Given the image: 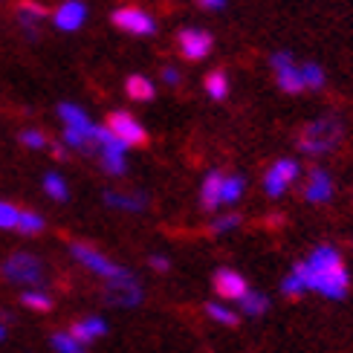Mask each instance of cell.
<instances>
[{
	"mask_svg": "<svg viewBox=\"0 0 353 353\" xmlns=\"http://www.w3.org/2000/svg\"><path fill=\"white\" fill-rule=\"evenodd\" d=\"M58 116H61L64 125H67V128H72V130H90V128H93L90 116H87L79 105H70V101H64V105H58Z\"/></svg>",
	"mask_w": 353,
	"mask_h": 353,
	"instance_id": "cell-17",
	"label": "cell"
},
{
	"mask_svg": "<svg viewBox=\"0 0 353 353\" xmlns=\"http://www.w3.org/2000/svg\"><path fill=\"white\" fill-rule=\"evenodd\" d=\"M281 292H284V296H304L307 290H304V284H301V278L290 270V275L281 281Z\"/></svg>",
	"mask_w": 353,
	"mask_h": 353,
	"instance_id": "cell-31",
	"label": "cell"
},
{
	"mask_svg": "<svg viewBox=\"0 0 353 353\" xmlns=\"http://www.w3.org/2000/svg\"><path fill=\"white\" fill-rule=\"evenodd\" d=\"M50 345L55 353H87V345H81L79 339H72L70 330H55L50 336Z\"/></svg>",
	"mask_w": 353,
	"mask_h": 353,
	"instance_id": "cell-20",
	"label": "cell"
},
{
	"mask_svg": "<svg viewBox=\"0 0 353 353\" xmlns=\"http://www.w3.org/2000/svg\"><path fill=\"white\" fill-rule=\"evenodd\" d=\"M18 214H21V209H14L12 203L0 200V229H14L18 226Z\"/></svg>",
	"mask_w": 353,
	"mask_h": 353,
	"instance_id": "cell-30",
	"label": "cell"
},
{
	"mask_svg": "<svg viewBox=\"0 0 353 353\" xmlns=\"http://www.w3.org/2000/svg\"><path fill=\"white\" fill-rule=\"evenodd\" d=\"M299 76H301V84L304 87H313V90L325 87V70H321L319 64H301L299 67Z\"/></svg>",
	"mask_w": 353,
	"mask_h": 353,
	"instance_id": "cell-28",
	"label": "cell"
},
{
	"mask_svg": "<svg viewBox=\"0 0 353 353\" xmlns=\"http://www.w3.org/2000/svg\"><path fill=\"white\" fill-rule=\"evenodd\" d=\"M205 313H209V319H214L217 325H223V327H234L241 321V313L229 310V307L220 304V301H209V304H205Z\"/></svg>",
	"mask_w": 353,
	"mask_h": 353,
	"instance_id": "cell-23",
	"label": "cell"
},
{
	"mask_svg": "<svg viewBox=\"0 0 353 353\" xmlns=\"http://www.w3.org/2000/svg\"><path fill=\"white\" fill-rule=\"evenodd\" d=\"M108 130L125 145V148H128V145H145V142H148V134H145V128H142L130 113H125V110L110 113Z\"/></svg>",
	"mask_w": 353,
	"mask_h": 353,
	"instance_id": "cell-6",
	"label": "cell"
},
{
	"mask_svg": "<svg viewBox=\"0 0 353 353\" xmlns=\"http://www.w3.org/2000/svg\"><path fill=\"white\" fill-rule=\"evenodd\" d=\"M142 299H145V292H142V284L134 272L119 278V281H110L105 287V301L113 307H139Z\"/></svg>",
	"mask_w": 353,
	"mask_h": 353,
	"instance_id": "cell-5",
	"label": "cell"
},
{
	"mask_svg": "<svg viewBox=\"0 0 353 353\" xmlns=\"http://www.w3.org/2000/svg\"><path fill=\"white\" fill-rule=\"evenodd\" d=\"M21 304L29 307V310H38V313L52 310V299H50L47 290H23L21 292Z\"/></svg>",
	"mask_w": 353,
	"mask_h": 353,
	"instance_id": "cell-22",
	"label": "cell"
},
{
	"mask_svg": "<svg viewBox=\"0 0 353 353\" xmlns=\"http://www.w3.org/2000/svg\"><path fill=\"white\" fill-rule=\"evenodd\" d=\"M241 223H243L241 214H220L217 220H212L209 232H212V234H226V232H232V229H238Z\"/></svg>",
	"mask_w": 353,
	"mask_h": 353,
	"instance_id": "cell-29",
	"label": "cell"
},
{
	"mask_svg": "<svg viewBox=\"0 0 353 353\" xmlns=\"http://www.w3.org/2000/svg\"><path fill=\"white\" fill-rule=\"evenodd\" d=\"M125 90H128L130 99H137V101H151L154 99V84L145 76H128Z\"/></svg>",
	"mask_w": 353,
	"mask_h": 353,
	"instance_id": "cell-21",
	"label": "cell"
},
{
	"mask_svg": "<svg viewBox=\"0 0 353 353\" xmlns=\"http://www.w3.org/2000/svg\"><path fill=\"white\" fill-rule=\"evenodd\" d=\"M52 157L55 159H64L67 157V145H52Z\"/></svg>",
	"mask_w": 353,
	"mask_h": 353,
	"instance_id": "cell-36",
	"label": "cell"
},
{
	"mask_svg": "<svg viewBox=\"0 0 353 353\" xmlns=\"http://www.w3.org/2000/svg\"><path fill=\"white\" fill-rule=\"evenodd\" d=\"M243 191H246V180L241 174H234V176H223V185H220V205H232V203H238L243 197Z\"/></svg>",
	"mask_w": 353,
	"mask_h": 353,
	"instance_id": "cell-19",
	"label": "cell"
},
{
	"mask_svg": "<svg viewBox=\"0 0 353 353\" xmlns=\"http://www.w3.org/2000/svg\"><path fill=\"white\" fill-rule=\"evenodd\" d=\"M163 79H165V84L176 87V84H180V72H176L174 67H165V70H163Z\"/></svg>",
	"mask_w": 353,
	"mask_h": 353,
	"instance_id": "cell-34",
	"label": "cell"
},
{
	"mask_svg": "<svg viewBox=\"0 0 353 353\" xmlns=\"http://www.w3.org/2000/svg\"><path fill=\"white\" fill-rule=\"evenodd\" d=\"M212 284H214V290H217V296L226 299V301H241V299L246 296V290H249L246 278H243L241 272L229 270V267H220V270L214 272V278H212Z\"/></svg>",
	"mask_w": 353,
	"mask_h": 353,
	"instance_id": "cell-10",
	"label": "cell"
},
{
	"mask_svg": "<svg viewBox=\"0 0 353 353\" xmlns=\"http://www.w3.org/2000/svg\"><path fill=\"white\" fill-rule=\"evenodd\" d=\"M205 90H209L212 99H226L229 96V79L223 70H214L209 79H205Z\"/></svg>",
	"mask_w": 353,
	"mask_h": 353,
	"instance_id": "cell-27",
	"label": "cell"
},
{
	"mask_svg": "<svg viewBox=\"0 0 353 353\" xmlns=\"http://www.w3.org/2000/svg\"><path fill=\"white\" fill-rule=\"evenodd\" d=\"M220 185H223V174L220 171H209L203 180V188H200V203L205 212H214L220 205Z\"/></svg>",
	"mask_w": 353,
	"mask_h": 353,
	"instance_id": "cell-16",
	"label": "cell"
},
{
	"mask_svg": "<svg viewBox=\"0 0 353 353\" xmlns=\"http://www.w3.org/2000/svg\"><path fill=\"white\" fill-rule=\"evenodd\" d=\"M119 29H125V32L130 35H154L157 32V23L148 12H142L139 6H122V9H116L113 12V18H110Z\"/></svg>",
	"mask_w": 353,
	"mask_h": 353,
	"instance_id": "cell-8",
	"label": "cell"
},
{
	"mask_svg": "<svg viewBox=\"0 0 353 353\" xmlns=\"http://www.w3.org/2000/svg\"><path fill=\"white\" fill-rule=\"evenodd\" d=\"M70 255L76 258L84 270H90L93 275L105 278L108 284H110V281H119V278H125V275H130V270L119 267V263H113L108 255H101L99 249H96V246H90V243L72 241V243H70Z\"/></svg>",
	"mask_w": 353,
	"mask_h": 353,
	"instance_id": "cell-4",
	"label": "cell"
},
{
	"mask_svg": "<svg viewBox=\"0 0 353 353\" xmlns=\"http://www.w3.org/2000/svg\"><path fill=\"white\" fill-rule=\"evenodd\" d=\"M270 64L278 72V84H281V90H287V93H301L304 90L301 76H299V64H296V58H292L290 52H275L270 58Z\"/></svg>",
	"mask_w": 353,
	"mask_h": 353,
	"instance_id": "cell-11",
	"label": "cell"
},
{
	"mask_svg": "<svg viewBox=\"0 0 353 353\" xmlns=\"http://www.w3.org/2000/svg\"><path fill=\"white\" fill-rule=\"evenodd\" d=\"M105 203L110 209H122V212H142L148 205V194L134 191V194H122V191H105Z\"/></svg>",
	"mask_w": 353,
	"mask_h": 353,
	"instance_id": "cell-15",
	"label": "cell"
},
{
	"mask_svg": "<svg viewBox=\"0 0 353 353\" xmlns=\"http://www.w3.org/2000/svg\"><path fill=\"white\" fill-rule=\"evenodd\" d=\"M43 191H47V194H50L52 200H58V203L70 200V188H67V183H64V176L55 174V171L43 174Z\"/></svg>",
	"mask_w": 353,
	"mask_h": 353,
	"instance_id": "cell-24",
	"label": "cell"
},
{
	"mask_svg": "<svg viewBox=\"0 0 353 353\" xmlns=\"http://www.w3.org/2000/svg\"><path fill=\"white\" fill-rule=\"evenodd\" d=\"M304 200H310V203H330L333 200V176L325 168L310 171L307 188H304Z\"/></svg>",
	"mask_w": 353,
	"mask_h": 353,
	"instance_id": "cell-12",
	"label": "cell"
},
{
	"mask_svg": "<svg viewBox=\"0 0 353 353\" xmlns=\"http://www.w3.org/2000/svg\"><path fill=\"white\" fill-rule=\"evenodd\" d=\"M345 139V125L339 116H325V119H316L301 130L299 148L310 157H325L333 154Z\"/></svg>",
	"mask_w": 353,
	"mask_h": 353,
	"instance_id": "cell-2",
	"label": "cell"
},
{
	"mask_svg": "<svg viewBox=\"0 0 353 353\" xmlns=\"http://www.w3.org/2000/svg\"><path fill=\"white\" fill-rule=\"evenodd\" d=\"M292 272L301 278L307 292H319L330 301H342L350 292V272L342 261V252L333 243L316 246L304 261L292 267Z\"/></svg>",
	"mask_w": 353,
	"mask_h": 353,
	"instance_id": "cell-1",
	"label": "cell"
},
{
	"mask_svg": "<svg viewBox=\"0 0 353 353\" xmlns=\"http://www.w3.org/2000/svg\"><path fill=\"white\" fill-rule=\"evenodd\" d=\"M238 307H241L243 316L258 319V316H263V313L270 310V299L263 296V292H258V290H246V296L238 301Z\"/></svg>",
	"mask_w": 353,
	"mask_h": 353,
	"instance_id": "cell-18",
	"label": "cell"
},
{
	"mask_svg": "<svg viewBox=\"0 0 353 353\" xmlns=\"http://www.w3.org/2000/svg\"><path fill=\"white\" fill-rule=\"evenodd\" d=\"M43 226H47V220H43L41 214H35V212H21L18 214V229L21 234H38V232H43Z\"/></svg>",
	"mask_w": 353,
	"mask_h": 353,
	"instance_id": "cell-25",
	"label": "cell"
},
{
	"mask_svg": "<svg viewBox=\"0 0 353 353\" xmlns=\"http://www.w3.org/2000/svg\"><path fill=\"white\" fill-rule=\"evenodd\" d=\"M14 14H18V21H21V26H23L26 32H29V38H35V26L43 21V12H38V9H32V6L21 3V6H18V12H14Z\"/></svg>",
	"mask_w": 353,
	"mask_h": 353,
	"instance_id": "cell-26",
	"label": "cell"
},
{
	"mask_svg": "<svg viewBox=\"0 0 353 353\" xmlns=\"http://www.w3.org/2000/svg\"><path fill=\"white\" fill-rule=\"evenodd\" d=\"M108 321L101 319V316H84L79 321H72V327H70V336L72 339H79L81 345H90L96 339H101V336H108Z\"/></svg>",
	"mask_w": 353,
	"mask_h": 353,
	"instance_id": "cell-13",
	"label": "cell"
},
{
	"mask_svg": "<svg viewBox=\"0 0 353 353\" xmlns=\"http://www.w3.org/2000/svg\"><path fill=\"white\" fill-rule=\"evenodd\" d=\"M197 3H200L203 9H212V12H214V9H223L226 0H197Z\"/></svg>",
	"mask_w": 353,
	"mask_h": 353,
	"instance_id": "cell-35",
	"label": "cell"
},
{
	"mask_svg": "<svg viewBox=\"0 0 353 353\" xmlns=\"http://www.w3.org/2000/svg\"><path fill=\"white\" fill-rule=\"evenodd\" d=\"M6 336H9V327L3 325V321H0V342H3V339H6Z\"/></svg>",
	"mask_w": 353,
	"mask_h": 353,
	"instance_id": "cell-37",
	"label": "cell"
},
{
	"mask_svg": "<svg viewBox=\"0 0 353 353\" xmlns=\"http://www.w3.org/2000/svg\"><path fill=\"white\" fill-rule=\"evenodd\" d=\"M87 18V6L81 0H64L61 6L55 9V26L64 29V32H76Z\"/></svg>",
	"mask_w": 353,
	"mask_h": 353,
	"instance_id": "cell-14",
	"label": "cell"
},
{
	"mask_svg": "<svg viewBox=\"0 0 353 353\" xmlns=\"http://www.w3.org/2000/svg\"><path fill=\"white\" fill-rule=\"evenodd\" d=\"M296 180H299V163L296 159H278V163L263 174V191H267L270 197H281Z\"/></svg>",
	"mask_w": 353,
	"mask_h": 353,
	"instance_id": "cell-7",
	"label": "cell"
},
{
	"mask_svg": "<svg viewBox=\"0 0 353 353\" xmlns=\"http://www.w3.org/2000/svg\"><path fill=\"white\" fill-rule=\"evenodd\" d=\"M0 272H3L6 281L18 284V287L47 290V270H43V261L35 258L32 252H12L3 263H0Z\"/></svg>",
	"mask_w": 353,
	"mask_h": 353,
	"instance_id": "cell-3",
	"label": "cell"
},
{
	"mask_svg": "<svg viewBox=\"0 0 353 353\" xmlns=\"http://www.w3.org/2000/svg\"><path fill=\"white\" fill-rule=\"evenodd\" d=\"M148 263H151V270H157V272H168L171 270V261L165 255H151Z\"/></svg>",
	"mask_w": 353,
	"mask_h": 353,
	"instance_id": "cell-33",
	"label": "cell"
},
{
	"mask_svg": "<svg viewBox=\"0 0 353 353\" xmlns=\"http://www.w3.org/2000/svg\"><path fill=\"white\" fill-rule=\"evenodd\" d=\"M21 142L26 145V148H47V137L41 134V130H23L21 134Z\"/></svg>",
	"mask_w": 353,
	"mask_h": 353,
	"instance_id": "cell-32",
	"label": "cell"
},
{
	"mask_svg": "<svg viewBox=\"0 0 353 353\" xmlns=\"http://www.w3.org/2000/svg\"><path fill=\"white\" fill-rule=\"evenodd\" d=\"M176 41H180V52L188 58V61H203V58L209 55L212 47H214L212 32H205V29H194V26L180 29Z\"/></svg>",
	"mask_w": 353,
	"mask_h": 353,
	"instance_id": "cell-9",
	"label": "cell"
}]
</instances>
